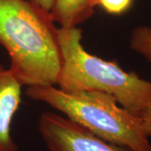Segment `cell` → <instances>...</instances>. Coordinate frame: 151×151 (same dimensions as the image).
<instances>
[{
    "mask_svg": "<svg viewBox=\"0 0 151 151\" xmlns=\"http://www.w3.org/2000/svg\"><path fill=\"white\" fill-rule=\"evenodd\" d=\"M29 1H30L31 3L40 7L44 10L47 11L49 13H50L52 9L55 2V0H29Z\"/></svg>",
    "mask_w": 151,
    "mask_h": 151,
    "instance_id": "cell-10",
    "label": "cell"
},
{
    "mask_svg": "<svg viewBox=\"0 0 151 151\" xmlns=\"http://www.w3.org/2000/svg\"><path fill=\"white\" fill-rule=\"evenodd\" d=\"M0 45L22 86H56L61 69L50 13L29 0H0Z\"/></svg>",
    "mask_w": 151,
    "mask_h": 151,
    "instance_id": "cell-1",
    "label": "cell"
},
{
    "mask_svg": "<svg viewBox=\"0 0 151 151\" xmlns=\"http://www.w3.org/2000/svg\"><path fill=\"white\" fill-rule=\"evenodd\" d=\"M133 0H97V6L109 14L119 15L129 9Z\"/></svg>",
    "mask_w": 151,
    "mask_h": 151,
    "instance_id": "cell-8",
    "label": "cell"
},
{
    "mask_svg": "<svg viewBox=\"0 0 151 151\" xmlns=\"http://www.w3.org/2000/svg\"><path fill=\"white\" fill-rule=\"evenodd\" d=\"M22 85L13 72L0 65V151H18L11 125L21 103Z\"/></svg>",
    "mask_w": 151,
    "mask_h": 151,
    "instance_id": "cell-5",
    "label": "cell"
},
{
    "mask_svg": "<svg viewBox=\"0 0 151 151\" xmlns=\"http://www.w3.org/2000/svg\"><path fill=\"white\" fill-rule=\"evenodd\" d=\"M57 40L61 54L60 89L106 93L135 115L151 105V81L88 53L81 44V29L57 28Z\"/></svg>",
    "mask_w": 151,
    "mask_h": 151,
    "instance_id": "cell-2",
    "label": "cell"
},
{
    "mask_svg": "<svg viewBox=\"0 0 151 151\" xmlns=\"http://www.w3.org/2000/svg\"><path fill=\"white\" fill-rule=\"evenodd\" d=\"M136 115L140 119L142 128L145 134L151 138V105L146 107Z\"/></svg>",
    "mask_w": 151,
    "mask_h": 151,
    "instance_id": "cell-9",
    "label": "cell"
},
{
    "mask_svg": "<svg viewBox=\"0 0 151 151\" xmlns=\"http://www.w3.org/2000/svg\"><path fill=\"white\" fill-rule=\"evenodd\" d=\"M38 129L49 151H134L104 140L63 115L52 112L40 115Z\"/></svg>",
    "mask_w": 151,
    "mask_h": 151,
    "instance_id": "cell-4",
    "label": "cell"
},
{
    "mask_svg": "<svg viewBox=\"0 0 151 151\" xmlns=\"http://www.w3.org/2000/svg\"><path fill=\"white\" fill-rule=\"evenodd\" d=\"M97 2V0H55L50 16L60 27H77L93 15Z\"/></svg>",
    "mask_w": 151,
    "mask_h": 151,
    "instance_id": "cell-6",
    "label": "cell"
},
{
    "mask_svg": "<svg viewBox=\"0 0 151 151\" xmlns=\"http://www.w3.org/2000/svg\"><path fill=\"white\" fill-rule=\"evenodd\" d=\"M130 48L151 62V27L139 26L133 29L129 40Z\"/></svg>",
    "mask_w": 151,
    "mask_h": 151,
    "instance_id": "cell-7",
    "label": "cell"
},
{
    "mask_svg": "<svg viewBox=\"0 0 151 151\" xmlns=\"http://www.w3.org/2000/svg\"><path fill=\"white\" fill-rule=\"evenodd\" d=\"M25 93L104 140L134 151H151V142L139 118L108 94L67 92L55 86H29Z\"/></svg>",
    "mask_w": 151,
    "mask_h": 151,
    "instance_id": "cell-3",
    "label": "cell"
}]
</instances>
